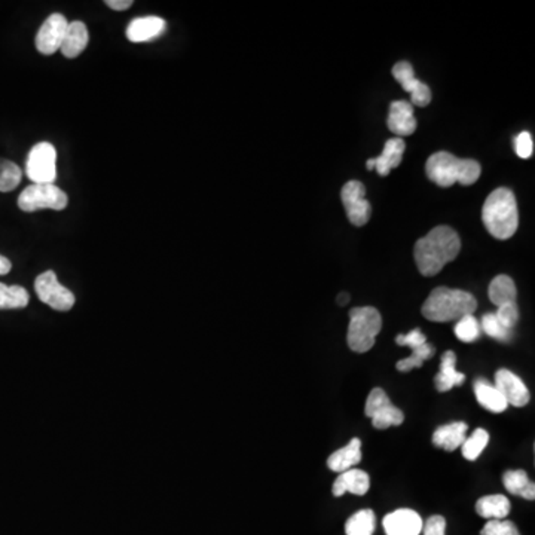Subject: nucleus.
Returning <instances> with one entry per match:
<instances>
[{
  "mask_svg": "<svg viewBox=\"0 0 535 535\" xmlns=\"http://www.w3.org/2000/svg\"><path fill=\"white\" fill-rule=\"evenodd\" d=\"M348 303H350V295H348V293H339V305H347Z\"/></svg>",
  "mask_w": 535,
  "mask_h": 535,
  "instance_id": "nucleus-41",
  "label": "nucleus"
},
{
  "mask_svg": "<svg viewBox=\"0 0 535 535\" xmlns=\"http://www.w3.org/2000/svg\"><path fill=\"white\" fill-rule=\"evenodd\" d=\"M387 125H389V131L396 134L398 138L415 133L416 119L413 116V106L409 101H393L389 105Z\"/></svg>",
  "mask_w": 535,
  "mask_h": 535,
  "instance_id": "nucleus-15",
  "label": "nucleus"
},
{
  "mask_svg": "<svg viewBox=\"0 0 535 535\" xmlns=\"http://www.w3.org/2000/svg\"><path fill=\"white\" fill-rule=\"evenodd\" d=\"M365 413L372 420V426L378 430H385L389 427H398L405 421V415L398 407L389 402V396L382 389H374L367 397Z\"/></svg>",
  "mask_w": 535,
  "mask_h": 535,
  "instance_id": "nucleus-8",
  "label": "nucleus"
},
{
  "mask_svg": "<svg viewBox=\"0 0 535 535\" xmlns=\"http://www.w3.org/2000/svg\"><path fill=\"white\" fill-rule=\"evenodd\" d=\"M67 26L69 21L66 20L65 15H50L37 30L36 41H35L36 50L43 55L55 54L61 48Z\"/></svg>",
  "mask_w": 535,
  "mask_h": 535,
  "instance_id": "nucleus-11",
  "label": "nucleus"
},
{
  "mask_svg": "<svg viewBox=\"0 0 535 535\" xmlns=\"http://www.w3.org/2000/svg\"><path fill=\"white\" fill-rule=\"evenodd\" d=\"M393 76L405 91L411 94V105L426 107L430 105L431 91L427 83L415 78L413 67L407 61H398L393 67Z\"/></svg>",
  "mask_w": 535,
  "mask_h": 535,
  "instance_id": "nucleus-12",
  "label": "nucleus"
},
{
  "mask_svg": "<svg viewBox=\"0 0 535 535\" xmlns=\"http://www.w3.org/2000/svg\"><path fill=\"white\" fill-rule=\"evenodd\" d=\"M371 488V477L366 471L350 468V470L339 473L336 481H334V497H342L345 492H351L354 495H365Z\"/></svg>",
  "mask_w": 535,
  "mask_h": 535,
  "instance_id": "nucleus-16",
  "label": "nucleus"
},
{
  "mask_svg": "<svg viewBox=\"0 0 535 535\" xmlns=\"http://www.w3.org/2000/svg\"><path fill=\"white\" fill-rule=\"evenodd\" d=\"M385 534L387 535H420L422 532V519L411 508H398L384 517Z\"/></svg>",
  "mask_w": 535,
  "mask_h": 535,
  "instance_id": "nucleus-14",
  "label": "nucleus"
},
{
  "mask_svg": "<svg viewBox=\"0 0 535 535\" xmlns=\"http://www.w3.org/2000/svg\"><path fill=\"white\" fill-rule=\"evenodd\" d=\"M88 41H90V35H88L87 26L83 21H72L67 26L59 51L67 59H76L87 48Z\"/></svg>",
  "mask_w": 535,
  "mask_h": 535,
  "instance_id": "nucleus-19",
  "label": "nucleus"
},
{
  "mask_svg": "<svg viewBox=\"0 0 535 535\" xmlns=\"http://www.w3.org/2000/svg\"><path fill=\"white\" fill-rule=\"evenodd\" d=\"M435 356V347L430 345V343H424L421 347L415 348V350H412L411 356L407 357V358H403L400 362H397L396 365V369L398 372H411L413 369H418V367H422L424 362L431 358V357Z\"/></svg>",
  "mask_w": 535,
  "mask_h": 535,
  "instance_id": "nucleus-31",
  "label": "nucleus"
},
{
  "mask_svg": "<svg viewBox=\"0 0 535 535\" xmlns=\"http://www.w3.org/2000/svg\"><path fill=\"white\" fill-rule=\"evenodd\" d=\"M488 296L491 303L497 305V308L508 305V303H516L517 290L508 275H499L491 281L488 288Z\"/></svg>",
  "mask_w": 535,
  "mask_h": 535,
  "instance_id": "nucleus-25",
  "label": "nucleus"
},
{
  "mask_svg": "<svg viewBox=\"0 0 535 535\" xmlns=\"http://www.w3.org/2000/svg\"><path fill=\"white\" fill-rule=\"evenodd\" d=\"M482 222L488 232L497 240L513 237L519 226L515 193L507 188L495 189L494 193H491L482 208Z\"/></svg>",
  "mask_w": 535,
  "mask_h": 535,
  "instance_id": "nucleus-4",
  "label": "nucleus"
},
{
  "mask_svg": "<svg viewBox=\"0 0 535 535\" xmlns=\"http://www.w3.org/2000/svg\"><path fill=\"white\" fill-rule=\"evenodd\" d=\"M424 535H445L446 534V519L444 516H431L422 525Z\"/></svg>",
  "mask_w": 535,
  "mask_h": 535,
  "instance_id": "nucleus-38",
  "label": "nucleus"
},
{
  "mask_svg": "<svg viewBox=\"0 0 535 535\" xmlns=\"http://www.w3.org/2000/svg\"><path fill=\"white\" fill-rule=\"evenodd\" d=\"M23 171L12 161L0 160V193H11L19 186Z\"/></svg>",
  "mask_w": 535,
  "mask_h": 535,
  "instance_id": "nucleus-30",
  "label": "nucleus"
},
{
  "mask_svg": "<svg viewBox=\"0 0 535 535\" xmlns=\"http://www.w3.org/2000/svg\"><path fill=\"white\" fill-rule=\"evenodd\" d=\"M106 5L114 11H127L133 6V0H107Z\"/></svg>",
  "mask_w": 535,
  "mask_h": 535,
  "instance_id": "nucleus-39",
  "label": "nucleus"
},
{
  "mask_svg": "<svg viewBox=\"0 0 535 535\" xmlns=\"http://www.w3.org/2000/svg\"><path fill=\"white\" fill-rule=\"evenodd\" d=\"M405 140L403 138H394L387 140L384 145V151L378 158L374 160L375 169L380 176H389L391 169H396L402 162L403 153H405Z\"/></svg>",
  "mask_w": 535,
  "mask_h": 535,
  "instance_id": "nucleus-22",
  "label": "nucleus"
},
{
  "mask_svg": "<svg viewBox=\"0 0 535 535\" xmlns=\"http://www.w3.org/2000/svg\"><path fill=\"white\" fill-rule=\"evenodd\" d=\"M515 152H516V155L522 160H528L532 156V152H534V143H532V138H531L530 133L519 134L516 138H515Z\"/></svg>",
  "mask_w": 535,
  "mask_h": 535,
  "instance_id": "nucleus-36",
  "label": "nucleus"
},
{
  "mask_svg": "<svg viewBox=\"0 0 535 535\" xmlns=\"http://www.w3.org/2000/svg\"><path fill=\"white\" fill-rule=\"evenodd\" d=\"M26 174L33 185H54L57 178V151L48 142L37 143L28 152Z\"/></svg>",
  "mask_w": 535,
  "mask_h": 535,
  "instance_id": "nucleus-7",
  "label": "nucleus"
},
{
  "mask_svg": "<svg viewBox=\"0 0 535 535\" xmlns=\"http://www.w3.org/2000/svg\"><path fill=\"white\" fill-rule=\"evenodd\" d=\"M376 516L374 510L366 508L354 513L345 523L347 535H372L375 531Z\"/></svg>",
  "mask_w": 535,
  "mask_h": 535,
  "instance_id": "nucleus-27",
  "label": "nucleus"
},
{
  "mask_svg": "<svg viewBox=\"0 0 535 535\" xmlns=\"http://www.w3.org/2000/svg\"><path fill=\"white\" fill-rule=\"evenodd\" d=\"M382 329V319L376 308H352L348 326V347L354 352H367L376 342Z\"/></svg>",
  "mask_w": 535,
  "mask_h": 535,
  "instance_id": "nucleus-5",
  "label": "nucleus"
},
{
  "mask_svg": "<svg viewBox=\"0 0 535 535\" xmlns=\"http://www.w3.org/2000/svg\"><path fill=\"white\" fill-rule=\"evenodd\" d=\"M365 197H366V189L363 186L362 182L351 180L343 185L341 198H342V204L347 211L348 220L354 226H365L371 219V202L367 201Z\"/></svg>",
  "mask_w": 535,
  "mask_h": 535,
  "instance_id": "nucleus-10",
  "label": "nucleus"
},
{
  "mask_svg": "<svg viewBox=\"0 0 535 535\" xmlns=\"http://www.w3.org/2000/svg\"><path fill=\"white\" fill-rule=\"evenodd\" d=\"M360 460H362V442L354 437L347 446L338 449L327 458V467L334 473H343L358 464Z\"/></svg>",
  "mask_w": 535,
  "mask_h": 535,
  "instance_id": "nucleus-20",
  "label": "nucleus"
},
{
  "mask_svg": "<svg viewBox=\"0 0 535 535\" xmlns=\"http://www.w3.org/2000/svg\"><path fill=\"white\" fill-rule=\"evenodd\" d=\"M35 290L42 303L55 311H69L75 305V295L61 286L54 271H46L35 281Z\"/></svg>",
  "mask_w": 535,
  "mask_h": 535,
  "instance_id": "nucleus-9",
  "label": "nucleus"
},
{
  "mask_svg": "<svg viewBox=\"0 0 535 535\" xmlns=\"http://www.w3.org/2000/svg\"><path fill=\"white\" fill-rule=\"evenodd\" d=\"M481 535H521L516 525L512 521H490L486 522Z\"/></svg>",
  "mask_w": 535,
  "mask_h": 535,
  "instance_id": "nucleus-34",
  "label": "nucleus"
},
{
  "mask_svg": "<svg viewBox=\"0 0 535 535\" xmlns=\"http://www.w3.org/2000/svg\"><path fill=\"white\" fill-rule=\"evenodd\" d=\"M490 442V435L484 429H476L470 437L464 440L461 445L462 455L468 461H475L485 451L486 445Z\"/></svg>",
  "mask_w": 535,
  "mask_h": 535,
  "instance_id": "nucleus-29",
  "label": "nucleus"
},
{
  "mask_svg": "<svg viewBox=\"0 0 535 535\" xmlns=\"http://www.w3.org/2000/svg\"><path fill=\"white\" fill-rule=\"evenodd\" d=\"M481 330H484L491 338L497 339L500 342H508L513 338V330L504 327L492 312H488L482 317Z\"/></svg>",
  "mask_w": 535,
  "mask_h": 535,
  "instance_id": "nucleus-33",
  "label": "nucleus"
},
{
  "mask_svg": "<svg viewBox=\"0 0 535 535\" xmlns=\"http://www.w3.org/2000/svg\"><path fill=\"white\" fill-rule=\"evenodd\" d=\"M457 365V356L453 351H446L442 356V362H440V371L435 378V385L437 391L440 393H446L449 389H452L453 387L464 384L466 381V375L458 372L455 369Z\"/></svg>",
  "mask_w": 535,
  "mask_h": 535,
  "instance_id": "nucleus-18",
  "label": "nucleus"
},
{
  "mask_svg": "<svg viewBox=\"0 0 535 535\" xmlns=\"http://www.w3.org/2000/svg\"><path fill=\"white\" fill-rule=\"evenodd\" d=\"M167 28V23L161 17H138L127 28V37L134 43L153 41Z\"/></svg>",
  "mask_w": 535,
  "mask_h": 535,
  "instance_id": "nucleus-17",
  "label": "nucleus"
},
{
  "mask_svg": "<svg viewBox=\"0 0 535 535\" xmlns=\"http://www.w3.org/2000/svg\"><path fill=\"white\" fill-rule=\"evenodd\" d=\"M467 439L466 422H451L442 426L433 433V445L437 448L452 452L455 449L461 448Z\"/></svg>",
  "mask_w": 535,
  "mask_h": 535,
  "instance_id": "nucleus-21",
  "label": "nucleus"
},
{
  "mask_svg": "<svg viewBox=\"0 0 535 535\" xmlns=\"http://www.w3.org/2000/svg\"><path fill=\"white\" fill-rule=\"evenodd\" d=\"M11 268H12V264H11L10 259L0 255V275L8 274V272L11 271Z\"/></svg>",
  "mask_w": 535,
  "mask_h": 535,
  "instance_id": "nucleus-40",
  "label": "nucleus"
},
{
  "mask_svg": "<svg viewBox=\"0 0 535 535\" xmlns=\"http://www.w3.org/2000/svg\"><path fill=\"white\" fill-rule=\"evenodd\" d=\"M366 167L367 169H375V162H374V158H372V160H367Z\"/></svg>",
  "mask_w": 535,
  "mask_h": 535,
  "instance_id": "nucleus-42",
  "label": "nucleus"
},
{
  "mask_svg": "<svg viewBox=\"0 0 535 535\" xmlns=\"http://www.w3.org/2000/svg\"><path fill=\"white\" fill-rule=\"evenodd\" d=\"M69 198L55 185H30L19 197L20 210L33 213L37 210H65Z\"/></svg>",
  "mask_w": 535,
  "mask_h": 535,
  "instance_id": "nucleus-6",
  "label": "nucleus"
},
{
  "mask_svg": "<svg viewBox=\"0 0 535 535\" xmlns=\"http://www.w3.org/2000/svg\"><path fill=\"white\" fill-rule=\"evenodd\" d=\"M477 308V301L471 293L458 288L437 287L422 305V316L435 323L458 321L471 316Z\"/></svg>",
  "mask_w": 535,
  "mask_h": 535,
  "instance_id": "nucleus-3",
  "label": "nucleus"
},
{
  "mask_svg": "<svg viewBox=\"0 0 535 535\" xmlns=\"http://www.w3.org/2000/svg\"><path fill=\"white\" fill-rule=\"evenodd\" d=\"M503 484L506 490L513 495H519L522 499H535V485L523 470H508L504 473Z\"/></svg>",
  "mask_w": 535,
  "mask_h": 535,
  "instance_id": "nucleus-26",
  "label": "nucleus"
},
{
  "mask_svg": "<svg viewBox=\"0 0 535 535\" xmlns=\"http://www.w3.org/2000/svg\"><path fill=\"white\" fill-rule=\"evenodd\" d=\"M495 317H497V320H499L506 329H515V326H516L517 321H519V310H517L516 303H508V305L499 307V310L495 312Z\"/></svg>",
  "mask_w": 535,
  "mask_h": 535,
  "instance_id": "nucleus-35",
  "label": "nucleus"
},
{
  "mask_svg": "<svg viewBox=\"0 0 535 535\" xmlns=\"http://www.w3.org/2000/svg\"><path fill=\"white\" fill-rule=\"evenodd\" d=\"M475 394L477 402L482 407H485L486 411L492 413H501L507 409V402L503 397V394L500 393L499 389H495L494 385H491L488 381L476 380L475 381Z\"/></svg>",
  "mask_w": 535,
  "mask_h": 535,
  "instance_id": "nucleus-23",
  "label": "nucleus"
},
{
  "mask_svg": "<svg viewBox=\"0 0 535 535\" xmlns=\"http://www.w3.org/2000/svg\"><path fill=\"white\" fill-rule=\"evenodd\" d=\"M396 343L402 345V347H409L411 350L421 347L424 343H427L426 334H422L420 329H413L407 334H398L396 338Z\"/></svg>",
  "mask_w": 535,
  "mask_h": 535,
  "instance_id": "nucleus-37",
  "label": "nucleus"
},
{
  "mask_svg": "<svg viewBox=\"0 0 535 535\" xmlns=\"http://www.w3.org/2000/svg\"><path fill=\"white\" fill-rule=\"evenodd\" d=\"M481 323L477 321V319L473 314L462 317V319L457 321V325H455V336L461 342H475V341L481 338Z\"/></svg>",
  "mask_w": 535,
  "mask_h": 535,
  "instance_id": "nucleus-32",
  "label": "nucleus"
},
{
  "mask_svg": "<svg viewBox=\"0 0 535 535\" xmlns=\"http://www.w3.org/2000/svg\"><path fill=\"white\" fill-rule=\"evenodd\" d=\"M495 389L503 394L507 405L523 407L530 402V389H526L523 381L507 369H500L495 374Z\"/></svg>",
  "mask_w": 535,
  "mask_h": 535,
  "instance_id": "nucleus-13",
  "label": "nucleus"
},
{
  "mask_svg": "<svg viewBox=\"0 0 535 535\" xmlns=\"http://www.w3.org/2000/svg\"><path fill=\"white\" fill-rule=\"evenodd\" d=\"M481 164L475 160H462L449 152H436L427 160L426 173L440 188L452 185L470 186L481 176Z\"/></svg>",
  "mask_w": 535,
  "mask_h": 535,
  "instance_id": "nucleus-2",
  "label": "nucleus"
},
{
  "mask_svg": "<svg viewBox=\"0 0 535 535\" xmlns=\"http://www.w3.org/2000/svg\"><path fill=\"white\" fill-rule=\"evenodd\" d=\"M30 301L28 292L21 286H6L0 283V310L26 308Z\"/></svg>",
  "mask_w": 535,
  "mask_h": 535,
  "instance_id": "nucleus-28",
  "label": "nucleus"
},
{
  "mask_svg": "<svg viewBox=\"0 0 535 535\" xmlns=\"http://www.w3.org/2000/svg\"><path fill=\"white\" fill-rule=\"evenodd\" d=\"M461 250V240L455 229L449 226H436L426 237L418 240L413 250L418 271L424 277H435L455 261Z\"/></svg>",
  "mask_w": 535,
  "mask_h": 535,
  "instance_id": "nucleus-1",
  "label": "nucleus"
},
{
  "mask_svg": "<svg viewBox=\"0 0 535 535\" xmlns=\"http://www.w3.org/2000/svg\"><path fill=\"white\" fill-rule=\"evenodd\" d=\"M476 512L490 521H503L510 513V501L506 495H486L476 503Z\"/></svg>",
  "mask_w": 535,
  "mask_h": 535,
  "instance_id": "nucleus-24",
  "label": "nucleus"
}]
</instances>
